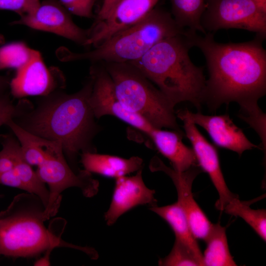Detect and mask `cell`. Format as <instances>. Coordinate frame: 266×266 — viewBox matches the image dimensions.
<instances>
[{"instance_id": "6da1fadb", "label": "cell", "mask_w": 266, "mask_h": 266, "mask_svg": "<svg viewBox=\"0 0 266 266\" xmlns=\"http://www.w3.org/2000/svg\"><path fill=\"white\" fill-rule=\"evenodd\" d=\"M186 35L192 47L199 48L206 60L209 77L203 103L212 111L231 102H237L242 113L259 107L258 100L266 91L265 38L257 35L249 41L222 43L211 33L201 36L188 30Z\"/></svg>"}, {"instance_id": "7a4b0ae2", "label": "cell", "mask_w": 266, "mask_h": 266, "mask_svg": "<svg viewBox=\"0 0 266 266\" xmlns=\"http://www.w3.org/2000/svg\"><path fill=\"white\" fill-rule=\"evenodd\" d=\"M93 87L91 77L74 93L60 90L38 97L32 105L13 120L27 132L39 137L61 143L65 157L77 172L78 155L96 152L93 144L100 128L90 103Z\"/></svg>"}, {"instance_id": "3957f363", "label": "cell", "mask_w": 266, "mask_h": 266, "mask_svg": "<svg viewBox=\"0 0 266 266\" xmlns=\"http://www.w3.org/2000/svg\"><path fill=\"white\" fill-rule=\"evenodd\" d=\"M191 48L186 34L176 35L161 40L142 57L129 63L154 83L175 105L188 101L200 109L206 80L202 67L190 59Z\"/></svg>"}, {"instance_id": "277c9868", "label": "cell", "mask_w": 266, "mask_h": 266, "mask_svg": "<svg viewBox=\"0 0 266 266\" xmlns=\"http://www.w3.org/2000/svg\"><path fill=\"white\" fill-rule=\"evenodd\" d=\"M45 206L37 196L22 193L16 196L6 209L0 212V255L33 257L47 250L66 247L86 251V247L69 244L62 233L44 224Z\"/></svg>"}, {"instance_id": "5b68a950", "label": "cell", "mask_w": 266, "mask_h": 266, "mask_svg": "<svg viewBox=\"0 0 266 266\" xmlns=\"http://www.w3.org/2000/svg\"><path fill=\"white\" fill-rule=\"evenodd\" d=\"M171 13L155 7L145 17L120 31L95 49L86 52H73L62 46L56 51L61 62L87 60L92 62L130 63L142 57L161 40L185 34Z\"/></svg>"}, {"instance_id": "8992f818", "label": "cell", "mask_w": 266, "mask_h": 266, "mask_svg": "<svg viewBox=\"0 0 266 266\" xmlns=\"http://www.w3.org/2000/svg\"><path fill=\"white\" fill-rule=\"evenodd\" d=\"M101 63L126 109L142 116L155 128L182 133L176 122L175 105L138 69L129 63Z\"/></svg>"}, {"instance_id": "52a82bcc", "label": "cell", "mask_w": 266, "mask_h": 266, "mask_svg": "<svg viewBox=\"0 0 266 266\" xmlns=\"http://www.w3.org/2000/svg\"><path fill=\"white\" fill-rule=\"evenodd\" d=\"M200 25L206 32L238 29L266 36V11L253 0H205Z\"/></svg>"}, {"instance_id": "ba28073f", "label": "cell", "mask_w": 266, "mask_h": 266, "mask_svg": "<svg viewBox=\"0 0 266 266\" xmlns=\"http://www.w3.org/2000/svg\"><path fill=\"white\" fill-rule=\"evenodd\" d=\"M37 167V175L49 187V200L43 215L45 221L57 214L61 194L65 190L77 187L87 198L94 197L99 191V182L93 178L91 173L85 169L74 171L64 154L51 156Z\"/></svg>"}, {"instance_id": "9c48e42d", "label": "cell", "mask_w": 266, "mask_h": 266, "mask_svg": "<svg viewBox=\"0 0 266 266\" xmlns=\"http://www.w3.org/2000/svg\"><path fill=\"white\" fill-rule=\"evenodd\" d=\"M89 76L93 80L90 103L94 115L99 119L113 116L147 135L154 128L142 116L126 109L116 95L112 79L101 62H92Z\"/></svg>"}, {"instance_id": "30bf717a", "label": "cell", "mask_w": 266, "mask_h": 266, "mask_svg": "<svg viewBox=\"0 0 266 266\" xmlns=\"http://www.w3.org/2000/svg\"><path fill=\"white\" fill-rule=\"evenodd\" d=\"M66 80L63 72L57 67H48L40 53L35 50L32 57L16 69L11 79L10 93L17 99L28 96L42 97L63 90Z\"/></svg>"}, {"instance_id": "8fae6325", "label": "cell", "mask_w": 266, "mask_h": 266, "mask_svg": "<svg viewBox=\"0 0 266 266\" xmlns=\"http://www.w3.org/2000/svg\"><path fill=\"white\" fill-rule=\"evenodd\" d=\"M153 172L162 171L172 180L177 193V201L182 208L194 236L205 240L212 223L194 198L192 185L197 175L202 171L198 166L180 172L167 166L158 157H153L149 164Z\"/></svg>"}, {"instance_id": "7c38bea8", "label": "cell", "mask_w": 266, "mask_h": 266, "mask_svg": "<svg viewBox=\"0 0 266 266\" xmlns=\"http://www.w3.org/2000/svg\"><path fill=\"white\" fill-rule=\"evenodd\" d=\"M49 32L81 46H86L89 29H84L72 20L69 12L58 0H45L32 14L20 16L10 23Z\"/></svg>"}, {"instance_id": "4fadbf2b", "label": "cell", "mask_w": 266, "mask_h": 266, "mask_svg": "<svg viewBox=\"0 0 266 266\" xmlns=\"http://www.w3.org/2000/svg\"><path fill=\"white\" fill-rule=\"evenodd\" d=\"M185 135L190 140L192 149L200 168L206 172L218 195L217 209L223 211L226 206L234 198L238 197L228 188L222 172L217 150L190 120L182 117Z\"/></svg>"}, {"instance_id": "5bb4252c", "label": "cell", "mask_w": 266, "mask_h": 266, "mask_svg": "<svg viewBox=\"0 0 266 266\" xmlns=\"http://www.w3.org/2000/svg\"><path fill=\"white\" fill-rule=\"evenodd\" d=\"M159 0H121L104 20L93 23L89 29L87 46L96 47L115 34L135 24L145 17Z\"/></svg>"}, {"instance_id": "9a60e30c", "label": "cell", "mask_w": 266, "mask_h": 266, "mask_svg": "<svg viewBox=\"0 0 266 266\" xmlns=\"http://www.w3.org/2000/svg\"><path fill=\"white\" fill-rule=\"evenodd\" d=\"M177 116L185 117L200 126L216 145L235 152L239 156L246 150L258 147L247 138L227 114L207 115L184 109L180 110Z\"/></svg>"}, {"instance_id": "2e32d148", "label": "cell", "mask_w": 266, "mask_h": 266, "mask_svg": "<svg viewBox=\"0 0 266 266\" xmlns=\"http://www.w3.org/2000/svg\"><path fill=\"white\" fill-rule=\"evenodd\" d=\"M142 173L140 169L133 176L116 179L111 201L104 216L107 225H113L121 216L137 206L157 205L155 192L146 186Z\"/></svg>"}, {"instance_id": "e0dca14e", "label": "cell", "mask_w": 266, "mask_h": 266, "mask_svg": "<svg viewBox=\"0 0 266 266\" xmlns=\"http://www.w3.org/2000/svg\"><path fill=\"white\" fill-rule=\"evenodd\" d=\"M183 134L174 130L154 128L148 135L159 152L170 162L172 168L180 172L199 166L193 149L183 143Z\"/></svg>"}, {"instance_id": "ac0fdd59", "label": "cell", "mask_w": 266, "mask_h": 266, "mask_svg": "<svg viewBox=\"0 0 266 266\" xmlns=\"http://www.w3.org/2000/svg\"><path fill=\"white\" fill-rule=\"evenodd\" d=\"M80 156L84 169L115 179L142 169L143 164L142 159L137 156L125 159L96 152L84 153Z\"/></svg>"}, {"instance_id": "d6986e66", "label": "cell", "mask_w": 266, "mask_h": 266, "mask_svg": "<svg viewBox=\"0 0 266 266\" xmlns=\"http://www.w3.org/2000/svg\"><path fill=\"white\" fill-rule=\"evenodd\" d=\"M19 141L25 160L31 166H38L51 156L64 154L62 144L33 134L19 126L13 119L5 125Z\"/></svg>"}, {"instance_id": "ffe728a7", "label": "cell", "mask_w": 266, "mask_h": 266, "mask_svg": "<svg viewBox=\"0 0 266 266\" xmlns=\"http://www.w3.org/2000/svg\"><path fill=\"white\" fill-rule=\"evenodd\" d=\"M166 221L173 231L175 239L189 247L194 253L202 266H203L202 253L197 239L194 236L186 215L179 202L163 206H155L149 208Z\"/></svg>"}, {"instance_id": "44dd1931", "label": "cell", "mask_w": 266, "mask_h": 266, "mask_svg": "<svg viewBox=\"0 0 266 266\" xmlns=\"http://www.w3.org/2000/svg\"><path fill=\"white\" fill-rule=\"evenodd\" d=\"M204 241L206 243V247L202 254L203 266L237 265L229 250L226 228L219 223L212 224Z\"/></svg>"}, {"instance_id": "7402d4cb", "label": "cell", "mask_w": 266, "mask_h": 266, "mask_svg": "<svg viewBox=\"0 0 266 266\" xmlns=\"http://www.w3.org/2000/svg\"><path fill=\"white\" fill-rule=\"evenodd\" d=\"M171 14L181 27L193 32H206L200 25L205 0H170Z\"/></svg>"}, {"instance_id": "603a6c76", "label": "cell", "mask_w": 266, "mask_h": 266, "mask_svg": "<svg viewBox=\"0 0 266 266\" xmlns=\"http://www.w3.org/2000/svg\"><path fill=\"white\" fill-rule=\"evenodd\" d=\"M226 213L244 220L265 241L266 240V210L254 209L244 201L234 198L226 206Z\"/></svg>"}, {"instance_id": "cb8c5ba5", "label": "cell", "mask_w": 266, "mask_h": 266, "mask_svg": "<svg viewBox=\"0 0 266 266\" xmlns=\"http://www.w3.org/2000/svg\"><path fill=\"white\" fill-rule=\"evenodd\" d=\"M15 169L21 180L27 188V192L38 197L44 206H47L49 192L48 189L38 177L35 171L24 159L22 152L19 156Z\"/></svg>"}, {"instance_id": "d4e9b609", "label": "cell", "mask_w": 266, "mask_h": 266, "mask_svg": "<svg viewBox=\"0 0 266 266\" xmlns=\"http://www.w3.org/2000/svg\"><path fill=\"white\" fill-rule=\"evenodd\" d=\"M35 50L22 41L12 42L0 46V70L18 69L29 60Z\"/></svg>"}, {"instance_id": "484cf974", "label": "cell", "mask_w": 266, "mask_h": 266, "mask_svg": "<svg viewBox=\"0 0 266 266\" xmlns=\"http://www.w3.org/2000/svg\"><path fill=\"white\" fill-rule=\"evenodd\" d=\"M158 265L161 266H202L191 250L176 239L170 253L165 258L160 259Z\"/></svg>"}, {"instance_id": "4316f807", "label": "cell", "mask_w": 266, "mask_h": 266, "mask_svg": "<svg viewBox=\"0 0 266 266\" xmlns=\"http://www.w3.org/2000/svg\"><path fill=\"white\" fill-rule=\"evenodd\" d=\"M2 149L0 151V175L15 168L21 153L20 143L11 134L1 135Z\"/></svg>"}, {"instance_id": "83f0119b", "label": "cell", "mask_w": 266, "mask_h": 266, "mask_svg": "<svg viewBox=\"0 0 266 266\" xmlns=\"http://www.w3.org/2000/svg\"><path fill=\"white\" fill-rule=\"evenodd\" d=\"M8 92L0 94V127L5 125L9 120L18 118L31 105L27 100H21L14 104Z\"/></svg>"}, {"instance_id": "f1b7e54d", "label": "cell", "mask_w": 266, "mask_h": 266, "mask_svg": "<svg viewBox=\"0 0 266 266\" xmlns=\"http://www.w3.org/2000/svg\"><path fill=\"white\" fill-rule=\"evenodd\" d=\"M40 2V0H0V10L13 11L21 16L34 12Z\"/></svg>"}, {"instance_id": "f546056e", "label": "cell", "mask_w": 266, "mask_h": 266, "mask_svg": "<svg viewBox=\"0 0 266 266\" xmlns=\"http://www.w3.org/2000/svg\"><path fill=\"white\" fill-rule=\"evenodd\" d=\"M69 12L80 17L91 18L96 0H58Z\"/></svg>"}, {"instance_id": "4dcf8cb0", "label": "cell", "mask_w": 266, "mask_h": 266, "mask_svg": "<svg viewBox=\"0 0 266 266\" xmlns=\"http://www.w3.org/2000/svg\"><path fill=\"white\" fill-rule=\"evenodd\" d=\"M0 184L27 192L26 186L21 180L15 168L0 175Z\"/></svg>"}, {"instance_id": "1f68e13d", "label": "cell", "mask_w": 266, "mask_h": 266, "mask_svg": "<svg viewBox=\"0 0 266 266\" xmlns=\"http://www.w3.org/2000/svg\"><path fill=\"white\" fill-rule=\"evenodd\" d=\"M120 0H103L101 7L93 23L101 22L106 19Z\"/></svg>"}, {"instance_id": "d6a6232c", "label": "cell", "mask_w": 266, "mask_h": 266, "mask_svg": "<svg viewBox=\"0 0 266 266\" xmlns=\"http://www.w3.org/2000/svg\"><path fill=\"white\" fill-rule=\"evenodd\" d=\"M10 80L9 77L0 75V94L8 92Z\"/></svg>"}, {"instance_id": "836d02e7", "label": "cell", "mask_w": 266, "mask_h": 266, "mask_svg": "<svg viewBox=\"0 0 266 266\" xmlns=\"http://www.w3.org/2000/svg\"><path fill=\"white\" fill-rule=\"evenodd\" d=\"M262 8L266 11V0H253Z\"/></svg>"}, {"instance_id": "e575fe53", "label": "cell", "mask_w": 266, "mask_h": 266, "mask_svg": "<svg viewBox=\"0 0 266 266\" xmlns=\"http://www.w3.org/2000/svg\"><path fill=\"white\" fill-rule=\"evenodd\" d=\"M3 41V37L1 36H0V44H1Z\"/></svg>"}]
</instances>
